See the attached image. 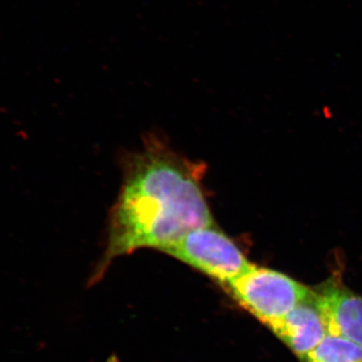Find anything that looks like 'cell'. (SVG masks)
Segmentation results:
<instances>
[{"instance_id": "7a4b0ae2", "label": "cell", "mask_w": 362, "mask_h": 362, "mask_svg": "<svg viewBox=\"0 0 362 362\" xmlns=\"http://www.w3.org/2000/svg\"><path fill=\"white\" fill-rule=\"evenodd\" d=\"M242 306L268 326L310 299L313 290L271 269L254 266L228 285Z\"/></svg>"}, {"instance_id": "3957f363", "label": "cell", "mask_w": 362, "mask_h": 362, "mask_svg": "<svg viewBox=\"0 0 362 362\" xmlns=\"http://www.w3.org/2000/svg\"><path fill=\"white\" fill-rule=\"evenodd\" d=\"M164 252L226 285L255 266L216 225L189 230Z\"/></svg>"}, {"instance_id": "8992f818", "label": "cell", "mask_w": 362, "mask_h": 362, "mask_svg": "<svg viewBox=\"0 0 362 362\" xmlns=\"http://www.w3.org/2000/svg\"><path fill=\"white\" fill-rule=\"evenodd\" d=\"M304 362H362V347L344 338L327 335Z\"/></svg>"}, {"instance_id": "5b68a950", "label": "cell", "mask_w": 362, "mask_h": 362, "mask_svg": "<svg viewBox=\"0 0 362 362\" xmlns=\"http://www.w3.org/2000/svg\"><path fill=\"white\" fill-rule=\"evenodd\" d=\"M267 327L303 361L328 335L322 315L314 303L313 295L284 318L269 324Z\"/></svg>"}, {"instance_id": "277c9868", "label": "cell", "mask_w": 362, "mask_h": 362, "mask_svg": "<svg viewBox=\"0 0 362 362\" xmlns=\"http://www.w3.org/2000/svg\"><path fill=\"white\" fill-rule=\"evenodd\" d=\"M313 301L328 335L341 337L362 347V298L334 280L313 290Z\"/></svg>"}, {"instance_id": "6da1fadb", "label": "cell", "mask_w": 362, "mask_h": 362, "mask_svg": "<svg viewBox=\"0 0 362 362\" xmlns=\"http://www.w3.org/2000/svg\"><path fill=\"white\" fill-rule=\"evenodd\" d=\"M204 171L201 162L189 160L157 137L131 154L109 218L100 271L137 250L165 252L189 230L214 225L202 185Z\"/></svg>"}]
</instances>
